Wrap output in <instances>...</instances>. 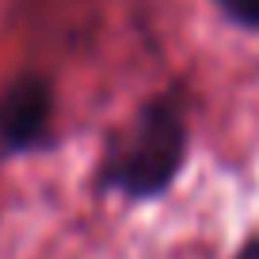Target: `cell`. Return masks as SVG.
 I'll return each instance as SVG.
<instances>
[{
  "mask_svg": "<svg viewBox=\"0 0 259 259\" xmlns=\"http://www.w3.org/2000/svg\"><path fill=\"white\" fill-rule=\"evenodd\" d=\"M183 153H187V130L179 111L168 103H153L141 111L130 138L111 156L107 183H114L134 198H149L176 179Z\"/></svg>",
  "mask_w": 259,
  "mask_h": 259,
  "instance_id": "1",
  "label": "cell"
},
{
  "mask_svg": "<svg viewBox=\"0 0 259 259\" xmlns=\"http://www.w3.org/2000/svg\"><path fill=\"white\" fill-rule=\"evenodd\" d=\"M50 122V92L42 80H23L0 99V145L27 149L46 134Z\"/></svg>",
  "mask_w": 259,
  "mask_h": 259,
  "instance_id": "2",
  "label": "cell"
},
{
  "mask_svg": "<svg viewBox=\"0 0 259 259\" xmlns=\"http://www.w3.org/2000/svg\"><path fill=\"white\" fill-rule=\"evenodd\" d=\"M218 4L240 23H259V0H218Z\"/></svg>",
  "mask_w": 259,
  "mask_h": 259,
  "instance_id": "3",
  "label": "cell"
},
{
  "mask_svg": "<svg viewBox=\"0 0 259 259\" xmlns=\"http://www.w3.org/2000/svg\"><path fill=\"white\" fill-rule=\"evenodd\" d=\"M236 259H259V244H248V248H244Z\"/></svg>",
  "mask_w": 259,
  "mask_h": 259,
  "instance_id": "4",
  "label": "cell"
}]
</instances>
